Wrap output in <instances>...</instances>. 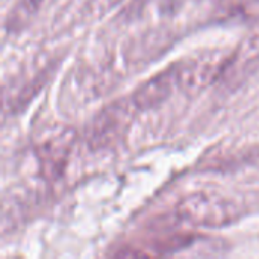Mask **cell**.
Here are the masks:
<instances>
[{
  "label": "cell",
  "instance_id": "cell-5",
  "mask_svg": "<svg viewBox=\"0 0 259 259\" xmlns=\"http://www.w3.org/2000/svg\"><path fill=\"white\" fill-rule=\"evenodd\" d=\"M259 65V30L250 33L240 46L231 52L226 68L220 77L225 90H237Z\"/></svg>",
  "mask_w": 259,
  "mask_h": 259
},
{
  "label": "cell",
  "instance_id": "cell-7",
  "mask_svg": "<svg viewBox=\"0 0 259 259\" xmlns=\"http://www.w3.org/2000/svg\"><path fill=\"white\" fill-rule=\"evenodd\" d=\"M44 2L46 0H18L6 18L5 29L11 33H15L27 27L41 11Z\"/></svg>",
  "mask_w": 259,
  "mask_h": 259
},
{
  "label": "cell",
  "instance_id": "cell-4",
  "mask_svg": "<svg viewBox=\"0 0 259 259\" xmlns=\"http://www.w3.org/2000/svg\"><path fill=\"white\" fill-rule=\"evenodd\" d=\"M231 53L222 50L206 52L182 61L179 65V88L190 94H197L220 80Z\"/></svg>",
  "mask_w": 259,
  "mask_h": 259
},
{
  "label": "cell",
  "instance_id": "cell-6",
  "mask_svg": "<svg viewBox=\"0 0 259 259\" xmlns=\"http://www.w3.org/2000/svg\"><path fill=\"white\" fill-rule=\"evenodd\" d=\"M175 88H179L178 64L170 65L168 68L141 83L131 99L138 111H147L162 105L173 94Z\"/></svg>",
  "mask_w": 259,
  "mask_h": 259
},
{
  "label": "cell",
  "instance_id": "cell-2",
  "mask_svg": "<svg viewBox=\"0 0 259 259\" xmlns=\"http://www.w3.org/2000/svg\"><path fill=\"white\" fill-rule=\"evenodd\" d=\"M137 106L131 100H115L103 108L91 121L87 138L88 144L96 150L111 149L118 144L127 134Z\"/></svg>",
  "mask_w": 259,
  "mask_h": 259
},
{
  "label": "cell",
  "instance_id": "cell-1",
  "mask_svg": "<svg viewBox=\"0 0 259 259\" xmlns=\"http://www.w3.org/2000/svg\"><path fill=\"white\" fill-rule=\"evenodd\" d=\"M175 219L194 228H223L240 217V208L222 194L196 191L182 197L175 206Z\"/></svg>",
  "mask_w": 259,
  "mask_h": 259
},
{
  "label": "cell",
  "instance_id": "cell-3",
  "mask_svg": "<svg viewBox=\"0 0 259 259\" xmlns=\"http://www.w3.org/2000/svg\"><path fill=\"white\" fill-rule=\"evenodd\" d=\"M74 131L67 126H53L41 134L36 141L35 155L41 175L52 181L62 176L74 144Z\"/></svg>",
  "mask_w": 259,
  "mask_h": 259
}]
</instances>
